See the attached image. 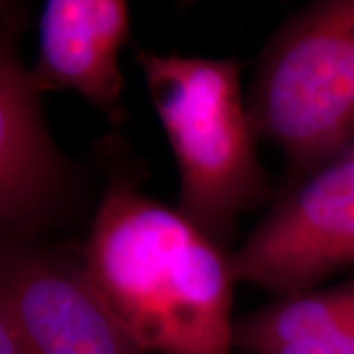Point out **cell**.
<instances>
[{"label": "cell", "instance_id": "1", "mask_svg": "<svg viewBox=\"0 0 354 354\" xmlns=\"http://www.w3.org/2000/svg\"><path fill=\"white\" fill-rule=\"evenodd\" d=\"M82 259L148 354H233L232 254L127 177L105 189Z\"/></svg>", "mask_w": 354, "mask_h": 354}, {"label": "cell", "instance_id": "2", "mask_svg": "<svg viewBox=\"0 0 354 354\" xmlns=\"http://www.w3.org/2000/svg\"><path fill=\"white\" fill-rule=\"evenodd\" d=\"M136 63L179 169L177 210L227 250L240 215L271 192L241 95L240 63L146 50Z\"/></svg>", "mask_w": 354, "mask_h": 354}, {"label": "cell", "instance_id": "3", "mask_svg": "<svg viewBox=\"0 0 354 354\" xmlns=\"http://www.w3.org/2000/svg\"><path fill=\"white\" fill-rule=\"evenodd\" d=\"M248 110L297 176L354 145V0H318L261 53Z\"/></svg>", "mask_w": 354, "mask_h": 354}, {"label": "cell", "instance_id": "4", "mask_svg": "<svg viewBox=\"0 0 354 354\" xmlns=\"http://www.w3.org/2000/svg\"><path fill=\"white\" fill-rule=\"evenodd\" d=\"M236 281L279 297L354 266V145L287 187L232 254Z\"/></svg>", "mask_w": 354, "mask_h": 354}, {"label": "cell", "instance_id": "5", "mask_svg": "<svg viewBox=\"0 0 354 354\" xmlns=\"http://www.w3.org/2000/svg\"><path fill=\"white\" fill-rule=\"evenodd\" d=\"M0 312L28 354H148L110 312L82 258L8 243Z\"/></svg>", "mask_w": 354, "mask_h": 354}, {"label": "cell", "instance_id": "6", "mask_svg": "<svg viewBox=\"0 0 354 354\" xmlns=\"http://www.w3.org/2000/svg\"><path fill=\"white\" fill-rule=\"evenodd\" d=\"M0 38V221L21 243L59 215L71 167L57 151L20 53L21 19L3 7Z\"/></svg>", "mask_w": 354, "mask_h": 354}, {"label": "cell", "instance_id": "7", "mask_svg": "<svg viewBox=\"0 0 354 354\" xmlns=\"http://www.w3.org/2000/svg\"><path fill=\"white\" fill-rule=\"evenodd\" d=\"M130 35L122 0H50L39 17L38 59L30 69L39 92L74 91L110 122L125 120L118 51Z\"/></svg>", "mask_w": 354, "mask_h": 354}, {"label": "cell", "instance_id": "8", "mask_svg": "<svg viewBox=\"0 0 354 354\" xmlns=\"http://www.w3.org/2000/svg\"><path fill=\"white\" fill-rule=\"evenodd\" d=\"M233 343L246 354H354V276L246 313Z\"/></svg>", "mask_w": 354, "mask_h": 354}, {"label": "cell", "instance_id": "9", "mask_svg": "<svg viewBox=\"0 0 354 354\" xmlns=\"http://www.w3.org/2000/svg\"><path fill=\"white\" fill-rule=\"evenodd\" d=\"M0 354H28L15 326L0 312Z\"/></svg>", "mask_w": 354, "mask_h": 354}]
</instances>
